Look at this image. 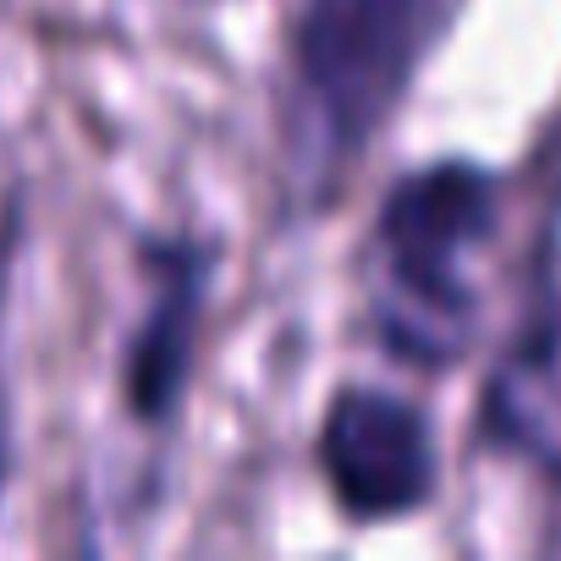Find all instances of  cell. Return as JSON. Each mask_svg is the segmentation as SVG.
<instances>
[{
  "instance_id": "obj_3",
  "label": "cell",
  "mask_w": 561,
  "mask_h": 561,
  "mask_svg": "<svg viewBox=\"0 0 561 561\" xmlns=\"http://www.w3.org/2000/svg\"><path fill=\"white\" fill-rule=\"evenodd\" d=\"M320 473L353 523H402L440 484L435 430L419 402L386 386H342L320 413Z\"/></svg>"
},
{
  "instance_id": "obj_1",
  "label": "cell",
  "mask_w": 561,
  "mask_h": 561,
  "mask_svg": "<svg viewBox=\"0 0 561 561\" xmlns=\"http://www.w3.org/2000/svg\"><path fill=\"white\" fill-rule=\"evenodd\" d=\"M501 220V182L473 160H435L397 176L369 242V314L413 369H451L479 331L473 264Z\"/></svg>"
},
{
  "instance_id": "obj_5",
  "label": "cell",
  "mask_w": 561,
  "mask_h": 561,
  "mask_svg": "<svg viewBox=\"0 0 561 561\" xmlns=\"http://www.w3.org/2000/svg\"><path fill=\"white\" fill-rule=\"evenodd\" d=\"M479 435L501 457L561 484V304L539 309L490 364Z\"/></svg>"
},
{
  "instance_id": "obj_2",
  "label": "cell",
  "mask_w": 561,
  "mask_h": 561,
  "mask_svg": "<svg viewBox=\"0 0 561 561\" xmlns=\"http://www.w3.org/2000/svg\"><path fill=\"white\" fill-rule=\"evenodd\" d=\"M462 7L468 0H309L298 18V89L325 160H353L375 138Z\"/></svg>"
},
{
  "instance_id": "obj_4",
  "label": "cell",
  "mask_w": 561,
  "mask_h": 561,
  "mask_svg": "<svg viewBox=\"0 0 561 561\" xmlns=\"http://www.w3.org/2000/svg\"><path fill=\"white\" fill-rule=\"evenodd\" d=\"M154 293L149 309L127 342L122 358V391L133 419L144 424H171V413L182 408L187 375H193V353H198V331H204V298H209V253L193 242H154L144 253Z\"/></svg>"
}]
</instances>
